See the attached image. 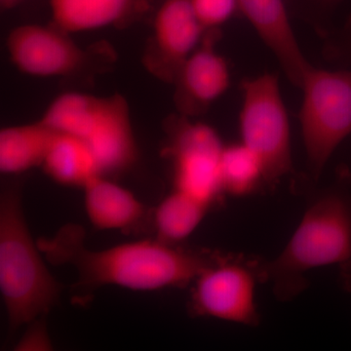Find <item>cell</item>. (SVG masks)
Segmentation results:
<instances>
[{
	"label": "cell",
	"mask_w": 351,
	"mask_h": 351,
	"mask_svg": "<svg viewBox=\"0 0 351 351\" xmlns=\"http://www.w3.org/2000/svg\"><path fill=\"white\" fill-rule=\"evenodd\" d=\"M239 7L290 82L300 88L311 64L298 43L284 0H239Z\"/></svg>",
	"instance_id": "12"
},
{
	"label": "cell",
	"mask_w": 351,
	"mask_h": 351,
	"mask_svg": "<svg viewBox=\"0 0 351 351\" xmlns=\"http://www.w3.org/2000/svg\"><path fill=\"white\" fill-rule=\"evenodd\" d=\"M7 50L16 68L38 77L75 75L82 71L89 58L71 34L55 25L15 27L7 38Z\"/></svg>",
	"instance_id": "9"
},
{
	"label": "cell",
	"mask_w": 351,
	"mask_h": 351,
	"mask_svg": "<svg viewBox=\"0 0 351 351\" xmlns=\"http://www.w3.org/2000/svg\"><path fill=\"white\" fill-rule=\"evenodd\" d=\"M324 56L341 66H351V15L341 29L325 32Z\"/></svg>",
	"instance_id": "20"
},
{
	"label": "cell",
	"mask_w": 351,
	"mask_h": 351,
	"mask_svg": "<svg viewBox=\"0 0 351 351\" xmlns=\"http://www.w3.org/2000/svg\"><path fill=\"white\" fill-rule=\"evenodd\" d=\"M300 89V123L307 163L318 179L341 143L351 134V71L311 64Z\"/></svg>",
	"instance_id": "5"
},
{
	"label": "cell",
	"mask_w": 351,
	"mask_h": 351,
	"mask_svg": "<svg viewBox=\"0 0 351 351\" xmlns=\"http://www.w3.org/2000/svg\"><path fill=\"white\" fill-rule=\"evenodd\" d=\"M205 32L191 0H164L154 17V32L145 49V68L158 80L174 83Z\"/></svg>",
	"instance_id": "10"
},
{
	"label": "cell",
	"mask_w": 351,
	"mask_h": 351,
	"mask_svg": "<svg viewBox=\"0 0 351 351\" xmlns=\"http://www.w3.org/2000/svg\"><path fill=\"white\" fill-rule=\"evenodd\" d=\"M257 278L255 270L245 263L217 256L195 279L193 311L198 315L256 326L260 322Z\"/></svg>",
	"instance_id": "8"
},
{
	"label": "cell",
	"mask_w": 351,
	"mask_h": 351,
	"mask_svg": "<svg viewBox=\"0 0 351 351\" xmlns=\"http://www.w3.org/2000/svg\"><path fill=\"white\" fill-rule=\"evenodd\" d=\"M241 143L262 163L265 182H278L292 171V142L287 108L278 77L263 73L242 82Z\"/></svg>",
	"instance_id": "6"
},
{
	"label": "cell",
	"mask_w": 351,
	"mask_h": 351,
	"mask_svg": "<svg viewBox=\"0 0 351 351\" xmlns=\"http://www.w3.org/2000/svg\"><path fill=\"white\" fill-rule=\"evenodd\" d=\"M83 189L88 219L98 230H124L144 217V204L105 176L93 178Z\"/></svg>",
	"instance_id": "13"
},
{
	"label": "cell",
	"mask_w": 351,
	"mask_h": 351,
	"mask_svg": "<svg viewBox=\"0 0 351 351\" xmlns=\"http://www.w3.org/2000/svg\"><path fill=\"white\" fill-rule=\"evenodd\" d=\"M221 180L223 193L234 196L249 195L265 182L262 163L241 142L223 149Z\"/></svg>",
	"instance_id": "18"
},
{
	"label": "cell",
	"mask_w": 351,
	"mask_h": 351,
	"mask_svg": "<svg viewBox=\"0 0 351 351\" xmlns=\"http://www.w3.org/2000/svg\"><path fill=\"white\" fill-rule=\"evenodd\" d=\"M41 167L57 184L82 189L101 175L87 145L80 138L58 132Z\"/></svg>",
	"instance_id": "16"
},
{
	"label": "cell",
	"mask_w": 351,
	"mask_h": 351,
	"mask_svg": "<svg viewBox=\"0 0 351 351\" xmlns=\"http://www.w3.org/2000/svg\"><path fill=\"white\" fill-rule=\"evenodd\" d=\"M57 132L39 120L0 131V171L18 175L43 166Z\"/></svg>",
	"instance_id": "15"
},
{
	"label": "cell",
	"mask_w": 351,
	"mask_h": 351,
	"mask_svg": "<svg viewBox=\"0 0 351 351\" xmlns=\"http://www.w3.org/2000/svg\"><path fill=\"white\" fill-rule=\"evenodd\" d=\"M339 267H341V277L343 287L351 292V260Z\"/></svg>",
	"instance_id": "22"
},
{
	"label": "cell",
	"mask_w": 351,
	"mask_h": 351,
	"mask_svg": "<svg viewBox=\"0 0 351 351\" xmlns=\"http://www.w3.org/2000/svg\"><path fill=\"white\" fill-rule=\"evenodd\" d=\"M41 254L25 221L20 184H7L0 196V291L12 331L45 316L63 291Z\"/></svg>",
	"instance_id": "3"
},
{
	"label": "cell",
	"mask_w": 351,
	"mask_h": 351,
	"mask_svg": "<svg viewBox=\"0 0 351 351\" xmlns=\"http://www.w3.org/2000/svg\"><path fill=\"white\" fill-rule=\"evenodd\" d=\"M209 205L174 189L156 208L154 213L156 239L177 244L188 239L207 214Z\"/></svg>",
	"instance_id": "17"
},
{
	"label": "cell",
	"mask_w": 351,
	"mask_h": 351,
	"mask_svg": "<svg viewBox=\"0 0 351 351\" xmlns=\"http://www.w3.org/2000/svg\"><path fill=\"white\" fill-rule=\"evenodd\" d=\"M166 127L174 189L211 206L223 193L221 159L226 145L214 128L191 117L180 114Z\"/></svg>",
	"instance_id": "7"
},
{
	"label": "cell",
	"mask_w": 351,
	"mask_h": 351,
	"mask_svg": "<svg viewBox=\"0 0 351 351\" xmlns=\"http://www.w3.org/2000/svg\"><path fill=\"white\" fill-rule=\"evenodd\" d=\"M38 245L53 263L73 265L80 285L89 288L113 285L154 291L182 287L195 281L217 258L158 239L89 250L84 244V232L75 225L64 226L52 239H39Z\"/></svg>",
	"instance_id": "1"
},
{
	"label": "cell",
	"mask_w": 351,
	"mask_h": 351,
	"mask_svg": "<svg viewBox=\"0 0 351 351\" xmlns=\"http://www.w3.org/2000/svg\"><path fill=\"white\" fill-rule=\"evenodd\" d=\"M32 326L17 346L18 350H52L49 337L41 321L31 323Z\"/></svg>",
	"instance_id": "21"
},
{
	"label": "cell",
	"mask_w": 351,
	"mask_h": 351,
	"mask_svg": "<svg viewBox=\"0 0 351 351\" xmlns=\"http://www.w3.org/2000/svg\"><path fill=\"white\" fill-rule=\"evenodd\" d=\"M319 5L324 7L325 9L334 8L341 0H316Z\"/></svg>",
	"instance_id": "24"
},
{
	"label": "cell",
	"mask_w": 351,
	"mask_h": 351,
	"mask_svg": "<svg viewBox=\"0 0 351 351\" xmlns=\"http://www.w3.org/2000/svg\"><path fill=\"white\" fill-rule=\"evenodd\" d=\"M196 17L205 31L219 29L239 11V0H191Z\"/></svg>",
	"instance_id": "19"
},
{
	"label": "cell",
	"mask_w": 351,
	"mask_h": 351,
	"mask_svg": "<svg viewBox=\"0 0 351 351\" xmlns=\"http://www.w3.org/2000/svg\"><path fill=\"white\" fill-rule=\"evenodd\" d=\"M351 260V180L338 184L311 201L287 244L263 267L280 301H291L307 286L306 274Z\"/></svg>",
	"instance_id": "2"
},
{
	"label": "cell",
	"mask_w": 351,
	"mask_h": 351,
	"mask_svg": "<svg viewBox=\"0 0 351 351\" xmlns=\"http://www.w3.org/2000/svg\"><path fill=\"white\" fill-rule=\"evenodd\" d=\"M138 4V0H49L53 25L71 34L122 24Z\"/></svg>",
	"instance_id": "14"
},
{
	"label": "cell",
	"mask_w": 351,
	"mask_h": 351,
	"mask_svg": "<svg viewBox=\"0 0 351 351\" xmlns=\"http://www.w3.org/2000/svg\"><path fill=\"white\" fill-rule=\"evenodd\" d=\"M219 36V29L205 32L199 46L182 64L173 83L176 106L184 117L202 114L230 87L228 64L215 49Z\"/></svg>",
	"instance_id": "11"
},
{
	"label": "cell",
	"mask_w": 351,
	"mask_h": 351,
	"mask_svg": "<svg viewBox=\"0 0 351 351\" xmlns=\"http://www.w3.org/2000/svg\"><path fill=\"white\" fill-rule=\"evenodd\" d=\"M40 120L58 133L84 142L101 176L125 172L137 161L130 108L122 95L97 97L68 92L50 104Z\"/></svg>",
	"instance_id": "4"
},
{
	"label": "cell",
	"mask_w": 351,
	"mask_h": 351,
	"mask_svg": "<svg viewBox=\"0 0 351 351\" xmlns=\"http://www.w3.org/2000/svg\"><path fill=\"white\" fill-rule=\"evenodd\" d=\"M22 1L24 0H0V4H1L2 8L9 9L18 5Z\"/></svg>",
	"instance_id": "23"
}]
</instances>
